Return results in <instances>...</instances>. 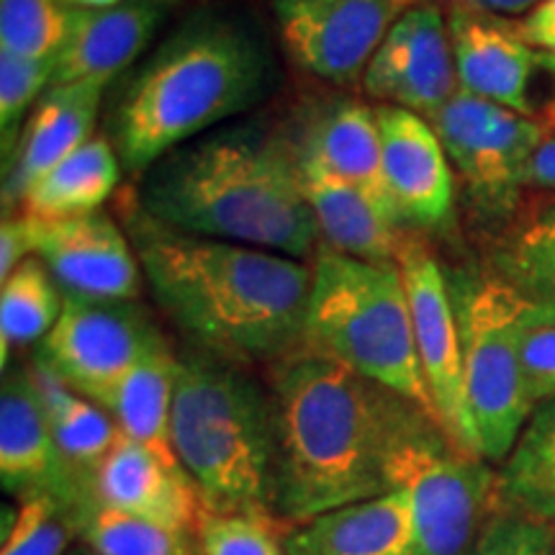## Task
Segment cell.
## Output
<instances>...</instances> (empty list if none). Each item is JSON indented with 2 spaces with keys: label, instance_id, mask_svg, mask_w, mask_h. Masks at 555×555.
<instances>
[{
  "label": "cell",
  "instance_id": "6",
  "mask_svg": "<svg viewBox=\"0 0 555 555\" xmlns=\"http://www.w3.org/2000/svg\"><path fill=\"white\" fill-rule=\"evenodd\" d=\"M304 347L337 360L437 420L397 260H360L319 245L311 262Z\"/></svg>",
  "mask_w": 555,
  "mask_h": 555
},
{
  "label": "cell",
  "instance_id": "24",
  "mask_svg": "<svg viewBox=\"0 0 555 555\" xmlns=\"http://www.w3.org/2000/svg\"><path fill=\"white\" fill-rule=\"evenodd\" d=\"M489 270L527 304L555 314V193L525 204L491 247Z\"/></svg>",
  "mask_w": 555,
  "mask_h": 555
},
{
  "label": "cell",
  "instance_id": "3",
  "mask_svg": "<svg viewBox=\"0 0 555 555\" xmlns=\"http://www.w3.org/2000/svg\"><path fill=\"white\" fill-rule=\"evenodd\" d=\"M139 206L176 232L314 258L322 237L296 150L258 127L193 139L144 172Z\"/></svg>",
  "mask_w": 555,
  "mask_h": 555
},
{
  "label": "cell",
  "instance_id": "27",
  "mask_svg": "<svg viewBox=\"0 0 555 555\" xmlns=\"http://www.w3.org/2000/svg\"><path fill=\"white\" fill-rule=\"evenodd\" d=\"M409 21H412V57L391 106L414 111L422 119L433 121L461 90L448 16L433 0H422L409 9Z\"/></svg>",
  "mask_w": 555,
  "mask_h": 555
},
{
  "label": "cell",
  "instance_id": "20",
  "mask_svg": "<svg viewBox=\"0 0 555 555\" xmlns=\"http://www.w3.org/2000/svg\"><path fill=\"white\" fill-rule=\"evenodd\" d=\"M298 168L322 245L360 260H397L399 221L384 204L307 157H298Z\"/></svg>",
  "mask_w": 555,
  "mask_h": 555
},
{
  "label": "cell",
  "instance_id": "4",
  "mask_svg": "<svg viewBox=\"0 0 555 555\" xmlns=\"http://www.w3.org/2000/svg\"><path fill=\"white\" fill-rule=\"evenodd\" d=\"M270 82L258 41L221 18H198L172 34L137 69L116 103L114 147L131 176L253 108Z\"/></svg>",
  "mask_w": 555,
  "mask_h": 555
},
{
  "label": "cell",
  "instance_id": "12",
  "mask_svg": "<svg viewBox=\"0 0 555 555\" xmlns=\"http://www.w3.org/2000/svg\"><path fill=\"white\" fill-rule=\"evenodd\" d=\"M422 0H273L283 47L319 80L352 86L391 26Z\"/></svg>",
  "mask_w": 555,
  "mask_h": 555
},
{
  "label": "cell",
  "instance_id": "30",
  "mask_svg": "<svg viewBox=\"0 0 555 555\" xmlns=\"http://www.w3.org/2000/svg\"><path fill=\"white\" fill-rule=\"evenodd\" d=\"M75 16L78 9L60 0H0V50L54 62Z\"/></svg>",
  "mask_w": 555,
  "mask_h": 555
},
{
  "label": "cell",
  "instance_id": "23",
  "mask_svg": "<svg viewBox=\"0 0 555 555\" xmlns=\"http://www.w3.org/2000/svg\"><path fill=\"white\" fill-rule=\"evenodd\" d=\"M296 155L317 163L332 176L371 193L393 214L386 193L384 155L376 111L358 101H339L324 111L296 144ZM397 217V214H393ZM399 221V219H397Z\"/></svg>",
  "mask_w": 555,
  "mask_h": 555
},
{
  "label": "cell",
  "instance_id": "32",
  "mask_svg": "<svg viewBox=\"0 0 555 555\" xmlns=\"http://www.w3.org/2000/svg\"><path fill=\"white\" fill-rule=\"evenodd\" d=\"M499 476L506 502L555 525V437L525 429Z\"/></svg>",
  "mask_w": 555,
  "mask_h": 555
},
{
  "label": "cell",
  "instance_id": "2",
  "mask_svg": "<svg viewBox=\"0 0 555 555\" xmlns=\"http://www.w3.org/2000/svg\"><path fill=\"white\" fill-rule=\"evenodd\" d=\"M129 240L159 309L201 352L227 363H275L304 345L311 266L268 249L163 227L127 211Z\"/></svg>",
  "mask_w": 555,
  "mask_h": 555
},
{
  "label": "cell",
  "instance_id": "44",
  "mask_svg": "<svg viewBox=\"0 0 555 555\" xmlns=\"http://www.w3.org/2000/svg\"><path fill=\"white\" fill-rule=\"evenodd\" d=\"M545 127L555 131V99H553V103L545 111Z\"/></svg>",
  "mask_w": 555,
  "mask_h": 555
},
{
  "label": "cell",
  "instance_id": "21",
  "mask_svg": "<svg viewBox=\"0 0 555 555\" xmlns=\"http://www.w3.org/2000/svg\"><path fill=\"white\" fill-rule=\"evenodd\" d=\"M288 555H414L412 499L406 491L324 512L294 527Z\"/></svg>",
  "mask_w": 555,
  "mask_h": 555
},
{
  "label": "cell",
  "instance_id": "22",
  "mask_svg": "<svg viewBox=\"0 0 555 555\" xmlns=\"http://www.w3.org/2000/svg\"><path fill=\"white\" fill-rule=\"evenodd\" d=\"M178 356L159 343L134 367L95 399L106 409L121 435L150 448L163 461L180 466L172 448V399H176Z\"/></svg>",
  "mask_w": 555,
  "mask_h": 555
},
{
  "label": "cell",
  "instance_id": "39",
  "mask_svg": "<svg viewBox=\"0 0 555 555\" xmlns=\"http://www.w3.org/2000/svg\"><path fill=\"white\" fill-rule=\"evenodd\" d=\"M517 31L532 50L545 57V65L555 73V0H543L535 11L517 21Z\"/></svg>",
  "mask_w": 555,
  "mask_h": 555
},
{
  "label": "cell",
  "instance_id": "5",
  "mask_svg": "<svg viewBox=\"0 0 555 555\" xmlns=\"http://www.w3.org/2000/svg\"><path fill=\"white\" fill-rule=\"evenodd\" d=\"M172 448L204 512L275 515L273 401L234 363L201 350L178 358Z\"/></svg>",
  "mask_w": 555,
  "mask_h": 555
},
{
  "label": "cell",
  "instance_id": "1",
  "mask_svg": "<svg viewBox=\"0 0 555 555\" xmlns=\"http://www.w3.org/2000/svg\"><path fill=\"white\" fill-rule=\"evenodd\" d=\"M273 512L291 527L388 494V463L412 401L322 352L298 347L270 367Z\"/></svg>",
  "mask_w": 555,
  "mask_h": 555
},
{
  "label": "cell",
  "instance_id": "31",
  "mask_svg": "<svg viewBox=\"0 0 555 555\" xmlns=\"http://www.w3.org/2000/svg\"><path fill=\"white\" fill-rule=\"evenodd\" d=\"M18 509L5 515L0 555H62L78 535L75 509L52 491L21 494Z\"/></svg>",
  "mask_w": 555,
  "mask_h": 555
},
{
  "label": "cell",
  "instance_id": "40",
  "mask_svg": "<svg viewBox=\"0 0 555 555\" xmlns=\"http://www.w3.org/2000/svg\"><path fill=\"white\" fill-rule=\"evenodd\" d=\"M527 185L555 193V134H545L527 168Z\"/></svg>",
  "mask_w": 555,
  "mask_h": 555
},
{
  "label": "cell",
  "instance_id": "41",
  "mask_svg": "<svg viewBox=\"0 0 555 555\" xmlns=\"http://www.w3.org/2000/svg\"><path fill=\"white\" fill-rule=\"evenodd\" d=\"M455 3L466 5V9L489 13V16H522L532 13L543 0H455Z\"/></svg>",
  "mask_w": 555,
  "mask_h": 555
},
{
  "label": "cell",
  "instance_id": "10",
  "mask_svg": "<svg viewBox=\"0 0 555 555\" xmlns=\"http://www.w3.org/2000/svg\"><path fill=\"white\" fill-rule=\"evenodd\" d=\"M159 343V332L131 301L65 294L62 314L39 343L37 358L95 401Z\"/></svg>",
  "mask_w": 555,
  "mask_h": 555
},
{
  "label": "cell",
  "instance_id": "13",
  "mask_svg": "<svg viewBox=\"0 0 555 555\" xmlns=\"http://www.w3.org/2000/svg\"><path fill=\"white\" fill-rule=\"evenodd\" d=\"M29 219L34 255L65 294L134 301L142 266L129 234L106 211L67 219Z\"/></svg>",
  "mask_w": 555,
  "mask_h": 555
},
{
  "label": "cell",
  "instance_id": "26",
  "mask_svg": "<svg viewBox=\"0 0 555 555\" xmlns=\"http://www.w3.org/2000/svg\"><path fill=\"white\" fill-rule=\"evenodd\" d=\"M34 384L39 388L41 404L47 409V420L54 433V440L73 466L75 474L86 478L93 474L95 466L108 455L114 442L119 440V427L111 420L106 409L95 401L82 397V393L69 388L50 365L37 358L29 367Z\"/></svg>",
  "mask_w": 555,
  "mask_h": 555
},
{
  "label": "cell",
  "instance_id": "33",
  "mask_svg": "<svg viewBox=\"0 0 555 555\" xmlns=\"http://www.w3.org/2000/svg\"><path fill=\"white\" fill-rule=\"evenodd\" d=\"M294 527L275 515H211L204 512L196 540L201 555H288Z\"/></svg>",
  "mask_w": 555,
  "mask_h": 555
},
{
  "label": "cell",
  "instance_id": "38",
  "mask_svg": "<svg viewBox=\"0 0 555 555\" xmlns=\"http://www.w3.org/2000/svg\"><path fill=\"white\" fill-rule=\"evenodd\" d=\"M34 255L29 219L24 214L5 217L0 224V283Z\"/></svg>",
  "mask_w": 555,
  "mask_h": 555
},
{
  "label": "cell",
  "instance_id": "29",
  "mask_svg": "<svg viewBox=\"0 0 555 555\" xmlns=\"http://www.w3.org/2000/svg\"><path fill=\"white\" fill-rule=\"evenodd\" d=\"M75 525L78 538L99 555H201L198 540L191 532L108 509L95 502L88 489L75 509Z\"/></svg>",
  "mask_w": 555,
  "mask_h": 555
},
{
  "label": "cell",
  "instance_id": "18",
  "mask_svg": "<svg viewBox=\"0 0 555 555\" xmlns=\"http://www.w3.org/2000/svg\"><path fill=\"white\" fill-rule=\"evenodd\" d=\"M108 80L52 86L26 119L16 147L3 159V201L21 206L31 185L93 137Z\"/></svg>",
  "mask_w": 555,
  "mask_h": 555
},
{
  "label": "cell",
  "instance_id": "15",
  "mask_svg": "<svg viewBox=\"0 0 555 555\" xmlns=\"http://www.w3.org/2000/svg\"><path fill=\"white\" fill-rule=\"evenodd\" d=\"M88 494L108 509L196 535L204 502L183 466L119 435L108 455L86 478Z\"/></svg>",
  "mask_w": 555,
  "mask_h": 555
},
{
  "label": "cell",
  "instance_id": "7",
  "mask_svg": "<svg viewBox=\"0 0 555 555\" xmlns=\"http://www.w3.org/2000/svg\"><path fill=\"white\" fill-rule=\"evenodd\" d=\"M448 283L461 330L470 420L486 461L504 463L535 412L519 356L527 301L491 270H455Z\"/></svg>",
  "mask_w": 555,
  "mask_h": 555
},
{
  "label": "cell",
  "instance_id": "36",
  "mask_svg": "<svg viewBox=\"0 0 555 555\" xmlns=\"http://www.w3.org/2000/svg\"><path fill=\"white\" fill-rule=\"evenodd\" d=\"M519 356L532 409L555 397V314L527 304Z\"/></svg>",
  "mask_w": 555,
  "mask_h": 555
},
{
  "label": "cell",
  "instance_id": "45",
  "mask_svg": "<svg viewBox=\"0 0 555 555\" xmlns=\"http://www.w3.org/2000/svg\"><path fill=\"white\" fill-rule=\"evenodd\" d=\"M69 555H99V553H93V551H90V547L86 545V547H80V551H73Z\"/></svg>",
  "mask_w": 555,
  "mask_h": 555
},
{
  "label": "cell",
  "instance_id": "46",
  "mask_svg": "<svg viewBox=\"0 0 555 555\" xmlns=\"http://www.w3.org/2000/svg\"><path fill=\"white\" fill-rule=\"evenodd\" d=\"M553 555H555V553H553Z\"/></svg>",
  "mask_w": 555,
  "mask_h": 555
},
{
  "label": "cell",
  "instance_id": "17",
  "mask_svg": "<svg viewBox=\"0 0 555 555\" xmlns=\"http://www.w3.org/2000/svg\"><path fill=\"white\" fill-rule=\"evenodd\" d=\"M0 478L11 494L52 491L73 509L86 496V483L54 440L29 367L5 376L0 391Z\"/></svg>",
  "mask_w": 555,
  "mask_h": 555
},
{
  "label": "cell",
  "instance_id": "37",
  "mask_svg": "<svg viewBox=\"0 0 555 555\" xmlns=\"http://www.w3.org/2000/svg\"><path fill=\"white\" fill-rule=\"evenodd\" d=\"M409 57H412V21L406 11L380 41L373 60L367 62L363 80H360L365 93L380 103H393L409 69Z\"/></svg>",
  "mask_w": 555,
  "mask_h": 555
},
{
  "label": "cell",
  "instance_id": "42",
  "mask_svg": "<svg viewBox=\"0 0 555 555\" xmlns=\"http://www.w3.org/2000/svg\"><path fill=\"white\" fill-rule=\"evenodd\" d=\"M525 429H532V433L555 437V397L545 404H540L535 412H532L530 422H527Z\"/></svg>",
  "mask_w": 555,
  "mask_h": 555
},
{
  "label": "cell",
  "instance_id": "16",
  "mask_svg": "<svg viewBox=\"0 0 555 555\" xmlns=\"http://www.w3.org/2000/svg\"><path fill=\"white\" fill-rule=\"evenodd\" d=\"M450 44L463 90L499 106L532 116L530 86L545 57L519 37L517 24L453 3L448 13Z\"/></svg>",
  "mask_w": 555,
  "mask_h": 555
},
{
  "label": "cell",
  "instance_id": "34",
  "mask_svg": "<svg viewBox=\"0 0 555 555\" xmlns=\"http://www.w3.org/2000/svg\"><path fill=\"white\" fill-rule=\"evenodd\" d=\"M52 88V62L0 50V142L3 159L16 147L29 111Z\"/></svg>",
  "mask_w": 555,
  "mask_h": 555
},
{
  "label": "cell",
  "instance_id": "9",
  "mask_svg": "<svg viewBox=\"0 0 555 555\" xmlns=\"http://www.w3.org/2000/svg\"><path fill=\"white\" fill-rule=\"evenodd\" d=\"M429 124L440 137L450 168L478 204L509 211L519 191L527 189V168L545 139L543 124L463 88Z\"/></svg>",
  "mask_w": 555,
  "mask_h": 555
},
{
  "label": "cell",
  "instance_id": "43",
  "mask_svg": "<svg viewBox=\"0 0 555 555\" xmlns=\"http://www.w3.org/2000/svg\"><path fill=\"white\" fill-rule=\"evenodd\" d=\"M60 3L73 5V9H111V5H121L127 0H60Z\"/></svg>",
  "mask_w": 555,
  "mask_h": 555
},
{
  "label": "cell",
  "instance_id": "28",
  "mask_svg": "<svg viewBox=\"0 0 555 555\" xmlns=\"http://www.w3.org/2000/svg\"><path fill=\"white\" fill-rule=\"evenodd\" d=\"M37 255L24 260L0 283V363L9 367L11 347L41 343L65 307V291L52 281Z\"/></svg>",
  "mask_w": 555,
  "mask_h": 555
},
{
  "label": "cell",
  "instance_id": "19",
  "mask_svg": "<svg viewBox=\"0 0 555 555\" xmlns=\"http://www.w3.org/2000/svg\"><path fill=\"white\" fill-rule=\"evenodd\" d=\"M163 24L159 0H127L111 9H78L73 31L52 62V86L114 80L147 50Z\"/></svg>",
  "mask_w": 555,
  "mask_h": 555
},
{
  "label": "cell",
  "instance_id": "11",
  "mask_svg": "<svg viewBox=\"0 0 555 555\" xmlns=\"http://www.w3.org/2000/svg\"><path fill=\"white\" fill-rule=\"evenodd\" d=\"M397 262L412 309L414 343L435 414L457 448L483 457L466 399L461 330L448 273L420 242H401Z\"/></svg>",
  "mask_w": 555,
  "mask_h": 555
},
{
  "label": "cell",
  "instance_id": "35",
  "mask_svg": "<svg viewBox=\"0 0 555 555\" xmlns=\"http://www.w3.org/2000/svg\"><path fill=\"white\" fill-rule=\"evenodd\" d=\"M555 525L504 499L468 555H553Z\"/></svg>",
  "mask_w": 555,
  "mask_h": 555
},
{
  "label": "cell",
  "instance_id": "25",
  "mask_svg": "<svg viewBox=\"0 0 555 555\" xmlns=\"http://www.w3.org/2000/svg\"><path fill=\"white\" fill-rule=\"evenodd\" d=\"M121 159L106 137H90L80 150L44 172L26 193L21 214L31 219H67L101 211L116 191Z\"/></svg>",
  "mask_w": 555,
  "mask_h": 555
},
{
  "label": "cell",
  "instance_id": "14",
  "mask_svg": "<svg viewBox=\"0 0 555 555\" xmlns=\"http://www.w3.org/2000/svg\"><path fill=\"white\" fill-rule=\"evenodd\" d=\"M373 111L380 131L386 193L399 224L446 227L453 217V170L433 124L391 103Z\"/></svg>",
  "mask_w": 555,
  "mask_h": 555
},
{
  "label": "cell",
  "instance_id": "8",
  "mask_svg": "<svg viewBox=\"0 0 555 555\" xmlns=\"http://www.w3.org/2000/svg\"><path fill=\"white\" fill-rule=\"evenodd\" d=\"M388 491L412 499L414 555H468L504 502L502 476L414 409L388 463Z\"/></svg>",
  "mask_w": 555,
  "mask_h": 555
}]
</instances>
